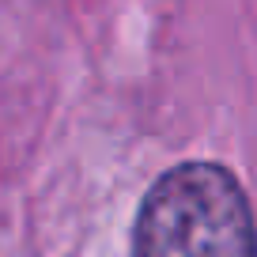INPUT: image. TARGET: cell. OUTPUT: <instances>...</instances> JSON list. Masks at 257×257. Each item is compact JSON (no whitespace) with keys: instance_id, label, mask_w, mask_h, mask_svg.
Instances as JSON below:
<instances>
[{"instance_id":"6da1fadb","label":"cell","mask_w":257,"mask_h":257,"mask_svg":"<svg viewBox=\"0 0 257 257\" xmlns=\"http://www.w3.org/2000/svg\"><path fill=\"white\" fill-rule=\"evenodd\" d=\"M242 182L223 163L189 159L155 178L133 223V257H257Z\"/></svg>"}]
</instances>
